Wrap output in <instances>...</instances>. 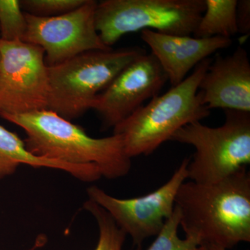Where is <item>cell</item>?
<instances>
[{"instance_id": "6da1fadb", "label": "cell", "mask_w": 250, "mask_h": 250, "mask_svg": "<svg viewBox=\"0 0 250 250\" xmlns=\"http://www.w3.org/2000/svg\"><path fill=\"white\" fill-rule=\"evenodd\" d=\"M174 206L186 236L231 249L250 241V174L247 167L212 184L184 182Z\"/></svg>"}, {"instance_id": "7a4b0ae2", "label": "cell", "mask_w": 250, "mask_h": 250, "mask_svg": "<svg viewBox=\"0 0 250 250\" xmlns=\"http://www.w3.org/2000/svg\"><path fill=\"white\" fill-rule=\"evenodd\" d=\"M0 116L24 130V144L33 155L72 165L96 166L102 177L110 179L125 177L131 170V159L120 135L95 139L49 109Z\"/></svg>"}, {"instance_id": "3957f363", "label": "cell", "mask_w": 250, "mask_h": 250, "mask_svg": "<svg viewBox=\"0 0 250 250\" xmlns=\"http://www.w3.org/2000/svg\"><path fill=\"white\" fill-rule=\"evenodd\" d=\"M212 60L208 57L202 61L182 83L152 99L113 128L130 159L149 155L181 128L209 116L199 85Z\"/></svg>"}, {"instance_id": "277c9868", "label": "cell", "mask_w": 250, "mask_h": 250, "mask_svg": "<svg viewBox=\"0 0 250 250\" xmlns=\"http://www.w3.org/2000/svg\"><path fill=\"white\" fill-rule=\"evenodd\" d=\"M147 54L140 47L83 52L48 67V107L69 121L91 109L94 100L123 70Z\"/></svg>"}, {"instance_id": "5b68a950", "label": "cell", "mask_w": 250, "mask_h": 250, "mask_svg": "<svg viewBox=\"0 0 250 250\" xmlns=\"http://www.w3.org/2000/svg\"><path fill=\"white\" fill-rule=\"evenodd\" d=\"M218 127L195 122L176 131L170 141L190 145L195 152L188 165V179L212 184L250 164V113L225 110Z\"/></svg>"}, {"instance_id": "8992f818", "label": "cell", "mask_w": 250, "mask_h": 250, "mask_svg": "<svg viewBox=\"0 0 250 250\" xmlns=\"http://www.w3.org/2000/svg\"><path fill=\"white\" fill-rule=\"evenodd\" d=\"M205 11V0H104L98 2L95 27L108 47L129 33L149 29L192 36Z\"/></svg>"}, {"instance_id": "52a82bcc", "label": "cell", "mask_w": 250, "mask_h": 250, "mask_svg": "<svg viewBox=\"0 0 250 250\" xmlns=\"http://www.w3.org/2000/svg\"><path fill=\"white\" fill-rule=\"evenodd\" d=\"M0 115L47 109L48 67L39 46L22 41L0 42Z\"/></svg>"}, {"instance_id": "ba28073f", "label": "cell", "mask_w": 250, "mask_h": 250, "mask_svg": "<svg viewBox=\"0 0 250 250\" xmlns=\"http://www.w3.org/2000/svg\"><path fill=\"white\" fill-rule=\"evenodd\" d=\"M189 162L190 159H184L165 184L144 196L117 198L95 186L88 188L87 194L89 200L106 210L140 248L145 240L159 234L173 213L176 195L188 179Z\"/></svg>"}, {"instance_id": "9c48e42d", "label": "cell", "mask_w": 250, "mask_h": 250, "mask_svg": "<svg viewBox=\"0 0 250 250\" xmlns=\"http://www.w3.org/2000/svg\"><path fill=\"white\" fill-rule=\"evenodd\" d=\"M98 1L85 0L78 9L55 17L25 14L27 27L23 41L39 46L52 67L83 52L111 49L104 45L95 27Z\"/></svg>"}, {"instance_id": "30bf717a", "label": "cell", "mask_w": 250, "mask_h": 250, "mask_svg": "<svg viewBox=\"0 0 250 250\" xmlns=\"http://www.w3.org/2000/svg\"><path fill=\"white\" fill-rule=\"evenodd\" d=\"M167 75L152 54H146L125 67L94 100L91 109L101 118L104 127L114 128L159 95Z\"/></svg>"}, {"instance_id": "8fae6325", "label": "cell", "mask_w": 250, "mask_h": 250, "mask_svg": "<svg viewBox=\"0 0 250 250\" xmlns=\"http://www.w3.org/2000/svg\"><path fill=\"white\" fill-rule=\"evenodd\" d=\"M202 103L208 109L250 113V62L243 47L231 55H217L199 85Z\"/></svg>"}, {"instance_id": "7c38bea8", "label": "cell", "mask_w": 250, "mask_h": 250, "mask_svg": "<svg viewBox=\"0 0 250 250\" xmlns=\"http://www.w3.org/2000/svg\"><path fill=\"white\" fill-rule=\"evenodd\" d=\"M141 39L151 49L164 70L172 87L182 83L193 67L220 49L232 44L231 39H197L192 36L170 35L146 29Z\"/></svg>"}, {"instance_id": "4fadbf2b", "label": "cell", "mask_w": 250, "mask_h": 250, "mask_svg": "<svg viewBox=\"0 0 250 250\" xmlns=\"http://www.w3.org/2000/svg\"><path fill=\"white\" fill-rule=\"evenodd\" d=\"M22 165L65 171L83 182H95L102 177L94 165H72L33 155L17 134L0 125V180L14 174Z\"/></svg>"}, {"instance_id": "5bb4252c", "label": "cell", "mask_w": 250, "mask_h": 250, "mask_svg": "<svg viewBox=\"0 0 250 250\" xmlns=\"http://www.w3.org/2000/svg\"><path fill=\"white\" fill-rule=\"evenodd\" d=\"M237 4L238 0H205V11L192 34L193 37L209 39L220 36L231 39L238 33Z\"/></svg>"}, {"instance_id": "9a60e30c", "label": "cell", "mask_w": 250, "mask_h": 250, "mask_svg": "<svg viewBox=\"0 0 250 250\" xmlns=\"http://www.w3.org/2000/svg\"><path fill=\"white\" fill-rule=\"evenodd\" d=\"M83 207L93 215L98 223L99 240L94 250H122L126 234L106 210L88 200Z\"/></svg>"}, {"instance_id": "2e32d148", "label": "cell", "mask_w": 250, "mask_h": 250, "mask_svg": "<svg viewBox=\"0 0 250 250\" xmlns=\"http://www.w3.org/2000/svg\"><path fill=\"white\" fill-rule=\"evenodd\" d=\"M180 222V212L174 206L173 213L166 220L155 241L147 250H201V241L198 238L194 236H186L185 239L179 238Z\"/></svg>"}, {"instance_id": "e0dca14e", "label": "cell", "mask_w": 250, "mask_h": 250, "mask_svg": "<svg viewBox=\"0 0 250 250\" xmlns=\"http://www.w3.org/2000/svg\"><path fill=\"white\" fill-rule=\"evenodd\" d=\"M27 27L25 14L19 0H0V39L23 41Z\"/></svg>"}, {"instance_id": "ac0fdd59", "label": "cell", "mask_w": 250, "mask_h": 250, "mask_svg": "<svg viewBox=\"0 0 250 250\" xmlns=\"http://www.w3.org/2000/svg\"><path fill=\"white\" fill-rule=\"evenodd\" d=\"M85 0H21L25 14L37 17H55L78 9Z\"/></svg>"}, {"instance_id": "d6986e66", "label": "cell", "mask_w": 250, "mask_h": 250, "mask_svg": "<svg viewBox=\"0 0 250 250\" xmlns=\"http://www.w3.org/2000/svg\"><path fill=\"white\" fill-rule=\"evenodd\" d=\"M236 22L238 32L248 35L250 32V1H238L236 8Z\"/></svg>"}, {"instance_id": "ffe728a7", "label": "cell", "mask_w": 250, "mask_h": 250, "mask_svg": "<svg viewBox=\"0 0 250 250\" xmlns=\"http://www.w3.org/2000/svg\"><path fill=\"white\" fill-rule=\"evenodd\" d=\"M200 250H228L223 247L219 246L218 245L209 243H202L200 244Z\"/></svg>"}, {"instance_id": "44dd1931", "label": "cell", "mask_w": 250, "mask_h": 250, "mask_svg": "<svg viewBox=\"0 0 250 250\" xmlns=\"http://www.w3.org/2000/svg\"><path fill=\"white\" fill-rule=\"evenodd\" d=\"M45 243V241H43V238L42 237H41V238H38L36 240V243L34 244V246L32 247V248H30V249L27 250H36L38 248H40V247L42 246V245Z\"/></svg>"}, {"instance_id": "7402d4cb", "label": "cell", "mask_w": 250, "mask_h": 250, "mask_svg": "<svg viewBox=\"0 0 250 250\" xmlns=\"http://www.w3.org/2000/svg\"><path fill=\"white\" fill-rule=\"evenodd\" d=\"M0 42H1V39H0ZM0 61H1V50H0Z\"/></svg>"}]
</instances>
